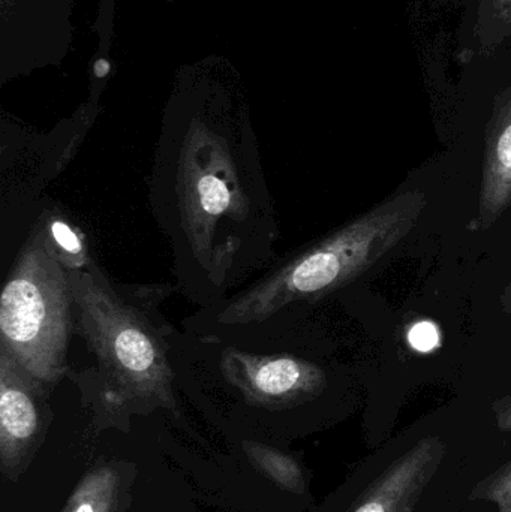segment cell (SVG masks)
<instances>
[{
    "instance_id": "cell-1",
    "label": "cell",
    "mask_w": 511,
    "mask_h": 512,
    "mask_svg": "<svg viewBox=\"0 0 511 512\" xmlns=\"http://www.w3.org/2000/svg\"><path fill=\"white\" fill-rule=\"evenodd\" d=\"M153 218L173 255L176 292L216 306L279 256L263 159L245 138L191 126L161 141L149 177Z\"/></svg>"
},
{
    "instance_id": "cell-2",
    "label": "cell",
    "mask_w": 511,
    "mask_h": 512,
    "mask_svg": "<svg viewBox=\"0 0 511 512\" xmlns=\"http://www.w3.org/2000/svg\"><path fill=\"white\" fill-rule=\"evenodd\" d=\"M428 206L420 189L387 198L344 227L288 258L216 306L198 309L183 328L212 333L288 324L303 306L335 294L399 245Z\"/></svg>"
},
{
    "instance_id": "cell-3",
    "label": "cell",
    "mask_w": 511,
    "mask_h": 512,
    "mask_svg": "<svg viewBox=\"0 0 511 512\" xmlns=\"http://www.w3.org/2000/svg\"><path fill=\"white\" fill-rule=\"evenodd\" d=\"M66 271L75 336L96 358V396L116 411L174 408L170 345L176 328L159 307L176 286L116 282L95 259L86 268Z\"/></svg>"
},
{
    "instance_id": "cell-4",
    "label": "cell",
    "mask_w": 511,
    "mask_h": 512,
    "mask_svg": "<svg viewBox=\"0 0 511 512\" xmlns=\"http://www.w3.org/2000/svg\"><path fill=\"white\" fill-rule=\"evenodd\" d=\"M68 271L48 251L35 224L9 270L0 298V348L47 385L69 372L75 336Z\"/></svg>"
},
{
    "instance_id": "cell-5",
    "label": "cell",
    "mask_w": 511,
    "mask_h": 512,
    "mask_svg": "<svg viewBox=\"0 0 511 512\" xmlns=\"http://www.w3.org/2000/svg\"><path fill=\"white\" fill-rule=\"evenodd\" d=\"M48 388L0 348V459L9 478L20 474L44 432Z\"/></svg>"
},
{
    "instance_id": "cell-6",
    "label": "cell",
    "mask_w": 511,
    "mask_h": 512,
    "mask_svg": "<svg viewBox=\"0 0 511 512\" xmlns=\"http://www.w3.org/2000/svg\"><path fill=\"white\" fill-rule=\"evenodd\" d=\"M440 436L417 442L362 493L348 512H414L446 459Z\"/></svg>"
},
{
    "instance_id": "cell-7",
    "label": "cell",
    "mask_w": 511,
    "mask_h": 512,
    "mask_svg": "<svg viewBox=\"0 0 511 512\" xmlns=\"http://www.w3.org/2000/svg\"><path fill=\"white\" fill-rule=\"evenodd\" d=\"M511 207V89L495 108L486 135L477 230H489Z\"/></svg>"
},
{
    "instance_id": "cell-8",
    "label": "cell",
    "mask_w": 511,
    "mask_h": 512,
    "mask_svg": "<svg viewBox=\"0 0 511 512\" xmlns=\"http://www.w3.org/2000/svg\"><path fill=\"white\" fill-rule=\"evenodd\" d=\"M33 224L38 227L48 251L66 270H81L92 261L86 234L59 209H42Z\"/></svg>"
},
{
    "instance_id": "cell-9",
    "label": "cell",
    "mask_w": 511,
    "mask_h": 512,
    "mask_svg": "<svg viewBox=\"0 0 511 512\" xmlns=\"http://www.w3.org/2000/svg\"><path fill=\"white\" fill-rule=\"evenodd\" d=\"M120 478L113 466L93 469L78 484L63 512H113Z\"/></svg>"
},
{
    "instance_id": "cell-10",
    "label": "cell",
    "mask_w": 511,
    "mask_h": 512,
    "mask_svg": "<svg viewBox=\"0 0 511 512\" xmlns=\"http://www.w3.org/2000/svg\"><path fill=\"white\" fill-rule=\"evenodd\" d=\"M243 450L255 468L260 469L282 489L297 495L306 492L305 472L293 456L258 442H245Z\"/></svg>"
},
{
    "instance_id": "cell-11",
    "label": "cell",
    "mask_w": 511,
    "mask_h": 512,
    "mask_svg": "<svg viewBox=\"0 0 511 512\" xmlns=\"http://www.w3.org/2000/svg\"><path fill=\"white\" fill-rule=\"evenodd\" d=\"M470 502H491L498 512H511V460L476 484L468 495Z\"/></svg>"
},
{
    "instance_id": "cell-12",
    "label": "cell",
    "mask_w": 511,
    "mask_h": 512,
    "mask_svg": "<svg viewBox=\"0 0 511 512\" xmlns=\"http://www.w3.org/2000/svg\"><path fill=\"white\" fill-rule=\"evenodd\" d=\"M408 340L417 351L428 352L440 342V333L432 322H419L411 328Z\"/></svg>"
},
{
    "instance_id": "cell-13",
    "label": "cell",
    "mask_w": 511,
    "mask_h": 512,
    "mask_svg": "<svg viewBox=\"0 0 511 512\" xmlns=\"http://www.w3.org/2000/svg\"><path fill=\"white\" fill-rule=\"evenodd\" d=\"M492 411L495 415V423L501 432H511V394L497 400L492 405Z\"/></svg>"
},
{
    "instance_id": "cell-14",
    "label": "cell",
    "mask_w": 511,
    "mask_h": 512,
    "mask_svg": "<svg viewBox=\"0 0 511 512\" xmlns=\"http://www.w3.org/2000/svg\"><path fill=\"white\" fill-rule=\"evenodd\" d=\"M498 17L511 24V0H491Z\"/></svg>"
},
{
    "instance_id": "cell-15",
    "label": "cell",
    "mask_w": 511,
    "mask_h": 512,
    "mask_svg": "<svg viewBox=\"0 0 511 512\" xmlns=\"http://www.w3.org/2000/svg\"><path fill=\"white\" fill-rule=\"evenodd\" d=\"M108 72H110V63L108 60L99 59L98 62L95 63V75L99 78L107 77Z\"/></svg>"
}]
</instances>
